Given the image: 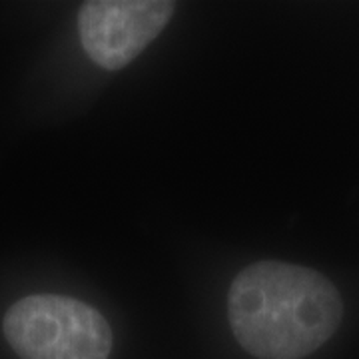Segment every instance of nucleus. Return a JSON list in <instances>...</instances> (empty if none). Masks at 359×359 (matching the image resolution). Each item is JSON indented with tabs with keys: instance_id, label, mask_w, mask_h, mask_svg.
Here are the masks:
<instances>
[{
	"instance_id": "f257e3e1",
	"label": "nucleus",
	"mask_w": 359,
	"mask_h": 359,
	"mask_svg": "<svg viewBox=\"0 0 359 359\" xmlns=\"http://www.w3.org/2000/svg\"><path fill=\"white\" fill-rule=\"evenodd\" d=\"M231 334L257 359H304L337 332L344 302L334 283L316 269L256 262L230 285Z\"/></svg>"
},
{
	"instance_id": "f03ea898",
	"label": "nucleus",
	"mask_w": 359,
	"mask_h": 359,
	"mask_svg": "<svg viewBox=\"0 0 359 359\" xmlns=\"http://www.w3.org/2000/svg\"><path fill=\"white\" fill-rule=\"evenodd\" d=\"M4 335L20 359H108L112 351L102 313L66 295L18 299L4 316Z\"/></svg>"
},
{
	"instance_id": "7ed1b4c3",
	"label": "nucleus",
	"mask_w": 359,
	"mask_h": 359,
	"mask_svg": "<svg viewBox=\"0 0 359 359\" xmlns=\"http://www.w3.org/2000/svg\"><path fill=\"white\" fill-rule=\"evenodd\" d=\"M174 11L168 0L84 2L78 11L82 48L104 70H120L162 34Z\"/></svg>"
}]
</instances>
